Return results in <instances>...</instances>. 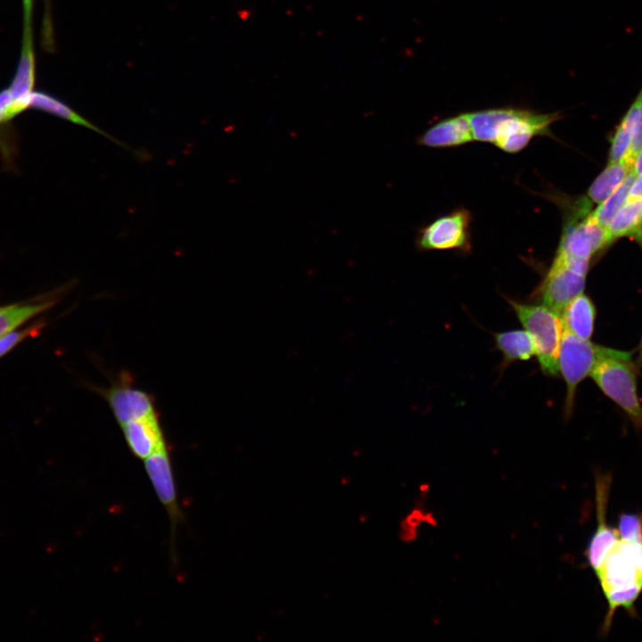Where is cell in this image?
<instances>
[{
	"mask_svg": "<svg viewBox=\"0 0 642 642\" xmlns=\"http://www.w3.org/2000/svg\"><path fill=\"white\" fill-rule=\"evenodd\" d=\"M638 97L640 102V115H639V122L637 129L636 136L634 137L630 151L629 154L624 158L630 160L634 164L636 157L642 146V87L638 95Z\"/></svg>",
	"mask_w": 642,
	"mask_h": 642,
	"instance_id": "4316f807",
	"label": "cell"
},
{
	"mask_svg": "<svg viewBox=\"0 0 642 642\" xmlns=\"http://www.w3.org/2000/svg\"><path fill=\"white\" fill-rule=\"evenodd\" d=\"M639 115L640 102L637 96L613 133L608 162L619 161L629 154L637 133Z\"/></svg>",
	"mask_w": 642,
	"mask_h": 642,
	"instance_id": "d6986e66",
	"label": "cell"
},
{
	"mask_svg": "<svg viewBox=\"0 0 642 642\" xmlns=\"http://www.w3.org/2000/svg\"><path fill=\"white\" fill-rule=\"evenodd\" d=\"M21 55L14 78L8 87L12 98L22 111L29 108L35 86V52L33 36H22Z\"/></svg>",
	"mask_w": 642,
	"mask_h": 642,
	"instance_id": "5bb4252c",
	"label": "cell"
},
{
	"mask_svg": "<svg viewBox=\"0 0 642 642\" xmlns=\"http://www.w3.org/2000/svg\"><path fill=\"white\" fill-rule=\"evenodd\" d=\"M636 176L632 170L622 184L592 211L593 217L600 225L606 227L613 216L626 202Z\"/></svg>",
	"mask_w": 642,
	"mask_h": 642,
	"instance_id": "603a6c76",
	"label": "cell"
},
{
	"mask_svg": "<svg viewBox=\"0 0 642 642\" xmlns=\"http://www.w3.org/2000/svg\"><path fill=\"white\" fill-rule=\"evenodd\" d=\"M642 593V584L635 583L629 586L613 588L604 591L607 600L608 610L603 624L604 633L610 630L614 612L619 607L625 608L630 613H634V604Z\"/></svg>",
	"mask_w": 642,
	"mask_h": 642,
	"instance_id": "7402d4cb",
	"label": "cell"
},
{
	"mask_svg": "<svg viewBox=\"0 0 642 642\" xmlns=\"http://www.w3.org/2000/svg\"><path fill=\"white\" fill-rule=\"evenodd\" d=\"M520 323L531 335L541 371L556 376L564 326L560 315L544 304H525L508 299Z\"/></svg>",
	"mask_w": 642,
	"mask_h": 642,
	"instance_id": "3957f363",
	"label": "cell"
},
{
	"mask_svg": "<svg viewBox=\"0 0 642 642\" xmlns=\"http://www.w3.org/2000/svg\"><path fill=\"white\" fill-rule=\"evenodd\" d=\"M29 108L40 110L52 115L64 119L77 125L86 127L91 130L99 133L104 137H107L111 141L114 142L116 144L128 150L130 149L128 146L121 143L119 140L116 139L114 136L109 135L107 132L102 130L100 128L95 126L90 121L80 116L69 105L45 92L33 91L30 95ZM129 151L132 152L131 150Z\"/></svg>",
	"mask_w": 642,
	"mask_h": 642,
	"instance_id": "2e32d148",
	"label": "cell"
},
{
	"mask_svg": "<svg viewBox=\"0 0 642 642\" xmlns=\"http://www.w3.org/2000/svg\"><path fill=\"white\" fill-rule=\"evenodd\" d=\"M497 349L503 355V363L528 360L535 355V346L529 333L524 330H510L494 334Z\"/></svg>",
	"mask_w": 642,
	"mask_h": 642,
	"instance_id": "ffe728a7",
	"label": "cell"
},
{
	"mask_svg": "<svg viewBox=\"0 0 642 642\" xmlns=\"http://www.w3.org/2000/svg\"><path fill=\"white\" fill-rule=\"evenodd\" d=\"M128 374H121L110 388L98 389L121 426L128 422L158 414L153 398L146 391L134 387Z\"/></svg>",
	"mask_w": 642,
	"mask_h": 642,
	"instance_id": "52a82bcc",
	"label": "cell"
},
{
	"mask_svg": "<svg viewBox=\"0 0 642 642\" xmlns=\"http://www.w3.org/2000/svg\"><path fill=\"white\" fill-rule=\"evenodd\" d=\"M595 480L597 525L588 541L585 556L588 565L597 572L605 556L620 540V535L618 530L606 523V509L612 477L607 473H598Z\"/></svg>",
	"mask_w": 642,
	"mask_h": 642,
	"instance_id": "ba28073f",
	"label": "cell"
},
{
	"mask_svg": "<svg viewBox=\"0 0 642 642\" xmlns=\"http://www.w3.org/2000/svg\"><path fill=\"white\" fill-rule=\"evenodd\" d=\"M598 349L599 346L589 340L564 330L558 355V373H561L566 384V416L572 414L577 386L590 375L594 368Z\"/></svg>",
	"mask_w": 642,
	"mask_h": 642,
	"instance_id": "277c9868",
	"label": "cell"
},
{
	"mask_svg": "<svg viewBox=\"0 0 642 642\" xmlns=\"http://www.w3.org/2000/svg\"><path fill=\"white\" fill-rule=\"evenodd\" d=\"M633 171L635 172L636 175L642 174V146L636 157V160L634 162V167H633Z\"/></svg>",
	"mask_w": 642,
	"mask_h": 642,
	"instance_id": "f1b7e54d",
	"label": "cell"
},
{
	"mask_svg": "<svg viewBox=\"0 0 642 642\" xmlns=\"http://www.w3.org/2000/svg\"><path fill=\"white\" fill-rule=\"evenodd\" d=\"M473 141L467 113L443 119L427 129L417 142L432 148L453 147Z\"/></svg>",
	"mask_w": 642,
	"mask_h": 642,
	"instance_id": "7c38bea8",
	"label": "cell"
},
{
	"mask_svg": "<svg viewBox=\"0 0 642 642\" xmlns=\"http://www.w3.org/2000/svg\"><path fill=\"white\" fill-rule=\"evenodd\" d=\"M639 244H640V245H641V247H642V242H641V243H639Z\"/></svg>",
	"mask_w": 642,
	"mask_h": 642,
	"instance_id": "4dcf8cb0",
	"label": "cell"
},
{
	"mask_svg": "<svg viewBox=\"0 0 642 642\" xmlns=\"http://www.w3.org/2000/svg\"><path fill=\"white\" fill-rule=\"evenodd\" d=\"M42 321L35 322L28 326L17 328L0 336V358L11 351L29 336L36 335L43 328Z\"/></svg>",
	"mask_w": 642,
	"mask_h": 642,
	"instance_id": "d4e9b609",
	"label": "cell"
},
{
	"mask_svg": "<svg viewBox=\"0 0 642 642\" xmlns=\"http://www.w3.org/2000/svg\"><path fill=\"white\" fill-rule=\"evenodd\" d=\"M629 197L642 199V174L636 176L631 185Z\"/></svg>",
	"mask_w": 642,
	"mask_h": 642,
	"instance_id": "83f0119b",
	"label": "cell"
},
{
	"mask_svg": "<svg viewBox=\"0 0 642 642\" xmlns=\"http://www.w3.org/2000/svg\"><path fill=\"white\" fill-rule=\"evenodd\" d=\"M467 115L473 141L494 144L509 153L524 149L534 136H552L550 126L561 118L559 113L514 108L490 109Z\"/></svg>",
	"mask_w": 642,
	"mask_h": 642,
	"instance_id": "6da1fadb",
	"label": "cell"
},
{
	"mask_svg": "<svg viewBox=\"0 0 642 642\" xmlns=\"http://www.w3.org/2000/svg\"><path fill=\"white\" fill-rule=\"evenodd\" d=\"M604 591L613 588L642 584V576L631 561L615 546L596 572Z\"/></svg>",
	"mask_w": 642,
	"mask_h": 642,
	"instance_id": "4fadbf2b",
	"label": "cell"
},
{
	"mask_svg": "<svg viewBox=\"0 0 642 642\" xmlns=\"http://www.w3.org/2000/svg\"><path fill=\"white\" fill-rule=\"evenodd\" d=\"M638 364L639 366L642 365V340H641L640 348H639V354H638Z\"/></svg>",
	"mask_w": 642,
	"mask_h": 642,
	"instance_id": "f546056e",
	"label": "cell"
},
{
	"mask_svg": "<svg viewBox=\"0 0 642 642\" xmlns=\"http://www.w3.org/2000/svg\"><path fill=\"white\" fill-rule=\"evenodd\" d=\"M130 451L144 460L167 447L158 414L147 416L120 426Z\"/></svg>",
	"mask_w": 642,
	"mask_h": 642,
	"instance_id": "30bf717a",
	"label": "cell"
},
{
	"mask_svg": "<svg viewBox=\"0 0 642 642\" xmlns=\"http://www.w3.org/2000/svg\"><path fill=\"white\" fill-rule=\"evenodd\" d=\"M22 111L15 103L8 88L0 91V151L3 160L12 166L14 159V133L9 128L12 119Z\"/></svg>",
	"mask_w": 642,
	"mask_h": 642,
	"instance_id": "44dd1931",
	"label": "cell"
},
{
	"mask_svg": "<svg viewBox=\"0 0 642 642\" xmlns=\"http://www.w3.org/2000/svg\"><path fill=\"white\" fill-rule=\"evenodd\" d=\"M618 532L621 540L642 543V514L635 513L620 514Z\"/></svg>",
	"mask_w": 642,
	"mask_h": 642,
	"instance_id": "cb8c5ba5",
	"label": "cell"
},
{
	"mask_svg": "<svg viewBox=\"0 0 642 642\" xmlns=\"http://www.w3.org/2000/svg\"><path fill=\"white\" fill-rule=\"evenodd\" d=\"M564 330L589 340L594 331L596 309L583 292L573 298L560 313Z\"/></svg>",
	"mask_w": 642,
	"mask_h": 642,
	"instance_id": "9a60e30c",
	"label": "cell"
},
{
	"mask_svg": "<svg viewBox=\"0 0 642 642\" xmlns=\"http://www.w3.org/2000/svg\"><path fill=\"white\" fill-rule=\"evenodd\" d=\"M472 215L465 208H458L422 227L416 245L420 251L471 250L470 225Z\"/></svg>",
	"mask_w": 642,
	"mask_h": 642,
	"instance_id": "5b68a950",
	"label": "cell"
},
{
	"mask_svg": "<svg viewBox=\"0 0 642 642\" xmlns=\"http://www.w3.org/2000/svg\"><path fill=\"white\" fill-rule=\"evenodd\" d=\"M590 376L600 390L625 411L634 425L642 430V406L630 353L599 346Z\"/></svg>",
	"mask_w": 642,
	"mask_h": 642,
	"instance_id": "7a4b0ae2",
	"label": "cell"
},
{
	"mask_svg": "<svg viewBox=\"0 0 642 642\" xmlns=\"http://www.w3.org/2000/svg\"><path fill=\"white\" fill-rule=\"evenodd\" d=\"M585 283V275L574 271L563 260L555 257L545 277L538 286L536 295L542 304L560 315L573 298L583 292Z\"/></svg>",
	"mask_w": 642,
	"mask_h": 642,
	"instance_id": "8992f818",
	"label": "cell"
},
{
	"mask_svg": "<svg viewBox=\"0 0 642 642\" xmlns=\"http://www.w3.org/2000/svg\"><path fill=\"white\" fill-rule=\"evenodd\" d=\"M70 284H65L34 300L0 307V336L15 330L54 306Z\"/></svg>",
	"mask_w": 642,
	"mask_h": 642,
	"instance_id": "8fae6325",
	"label": "cell"
},
{
	"mask_svg": "<svg viewBox=\"0 0 642 642\" xmlns=\"http://www.w3.org/2000/svg\"><path fill=\"white\" fill-rule=\"evenodd\" d=\"M616 547L631 561L642 576V543L628 542L620 539Z\"/></svg>",
	"mask_w": 642,
	"mask_h": 642,
	"instance_id": "484cf974",
	"label": "cell"
},
{
	"mask_svg": "<svg viewBox=\"0 0 642 642\" xmlns=\"http://www.w3.org/2000/svg\"><path fill=\"white\" fill-rule=\"evenodd\" d=\"M634 164L627 159L608 162L588 190V199L597 205L610 196L633 170Z\"/></svg>",
	"mask_w": 642,
	"mask_h": 642,
	"instance_id": "ac0fdd59",
	"label": "cell"
},
{
	"mask_svg": "<svg viewBox=\"0 0 642 642\" xmlns=\"http://www.w3.org/2000/svg\"><path fill=\"white\" fill-rule=\"evenodd\" d=\"M146 473L160 502L166 509L172 529L180 521L182 514L177 504L172 465L167 447L144 459Z\"/></svg>",
	"mask_w": 642,
	"mask_h": 642,
	"instance_id": "9c48e42d",
	"label": "cell"
},
{
	"mask_svg": "<svg viewBox=\"0 0 642 642\" xmlns=\"http://www.w3.org/2000/svg\"><path fill=\"white\" fill-rule=\"evenodd\" d=\"M613 240L629 237L642 242V199L629 197L606 226Z\"/></svg>",
	"mask_w": 642,
	"mask_h": 642,
	"instance_id": "e0dca14e",
	"label": "cell"
}]
</instances>
